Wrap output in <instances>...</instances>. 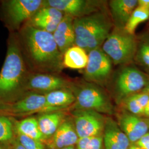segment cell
Listing matches in <instances>:
<instances>
[{"instance_id": "1", "label": "cell", "mask_w": 149, "mask_h": 149, "mask_svg": "<svg viewBox=\"0 0 149 149\" xmlns=\"http://www.w3.org/2000/svg\"><path fill=\"white\" fill-rule=\"evenodd\" d=\"M22 42L28 58L36 69L59 72L63 68V54L52 33L27 24L21 32Z\"/></svg>"}, {"instance_id": "2", "label": "cell", "mask_w": 149, "mask_h": 149, "mask_svg": "<svg viewBox=\"0 0 149 149\" xmlns=\"http://www.w3.org/2000/svg\"><path fill=\"white\" fill-rule=\"evenodd\" d=\"M112 26L111 21L102 11L74 18V45L88 53L101 48L111 33Z\"/></svg>"}, {"instance_id": "3", "label": "cell", "mask_w": 149, "mask_h": 149, "mask_svg": "<svg viewBox=\"0 0 149 149\" xmlns=\"http://www.w3.org/2000/svg\"><path fill=\"white\" fill-rule=\"evenodd\" d=\"M26 80V65L21 48L12 38L0 72V97L5 98L15 93L24 87Z\"/></svg>"}, {"instance_id": "4", "label": "cell", "mask_w": 149, "mask_h": 149, "mask_svg": "<svg viewBox=\"0 0 149 149\" xmlns=\"http://www.w3.org/2000/svg\"><path fill=\"white\" fill-rule=\"evenodd\" d=\"M138 46L137 39L124 29L115 28L111 32L102 46L114 65H123L131 63L136 53Z\"/></svg>"}, {"instance_id": "5", "label": "cell", "mask_w": 149, "mask_h": 149, "mask_svg": "<svg viewBox=\"0 0 149 149\" xmlns=\"http://www.w3.org/2000/svg\"><path fill=\"white\" fill-rule=\"evenodd\" d=\"M76 101L74 109L92 110L111 115L114 108L109 97L98 85L91 82L81 84L72 90Z\"/></svg>"}, {"instance_id": "6", "label": "cell", "mask_w": 149, "mask_h": 149, "mask_svg": "<svg viewBox=\"0 0 149 149\" xmlns=\"http://www.w3.org/2000/svg\"><path fill=\"white\" fill-rule=\"evenodd\" d=\"M149 76L133 66H126L118 73L114 90L119 103L128 96L141 92L149 82Z\"/></svg>"}, {"instance_id": "7", "label": "cell", "mask_w": 149, "mask_h": 149, "mask_svg": "<svg viewBox=\"0 0 149 149\" xmlns=\"http://www.w3.org/2000/svg\"><path fill=\"white\" fill-rule=\"evenodd\" d=\"M72 120L79 138L103 136L106 118L98 112L77 109L72 112Z\"/></svg>"}, {"instance_id": "8", "label": "cell", "mask_w": 149, "mask_h": 149, "mask_svg": "<svg viewBox=\"0 0 149 149\" xmlns=\"http://www.w3.org/2000/svg\"><path fill=\"white\" fill-rule=\"evenodd\" d=\"M0 110L16 115L29 114L35 113H44L62 111L50 106L44 95L32 92L11 103L1 104Z\"/></svg>"}, {"instance_id": "9", "label": "cell", "mask_w": 149, "mask_h": 149, "mask_svg": "<svg viewBox=\"0 0 149 149\" xmlns=\"http://www.w3.org/2000/svg\"><path fill=\"white\" fill-rule=\"evenodd\" d=\"M88 56V63L85 69V79L96 85L102 84L111 75L112 60L101 47L91 50Z\"/></svg>"}, {"instance_id": "10", "label": "cell", "mask_w": 149, "mask_h": 149, "mask_svg": "<svg viewBox=\"0 0 149 149\" xmlns=\"http://www.w3.org/2000/svg\"><path fill=\"white\" fill-rule=\"evenodd\" d=\"M102 5V2L98 1L48 0L44 1L43 7H53L64 15L77 18L101 11Z\"/></svg>"}, {"instance_id": "11", "label": "cell", "mask_w": 149, "mask_h": 149, "mask_svg": "<svg viewBox=\"0 0 149 149\" xmlns=\"http://www.w3.org/2000/svg\"><path fill=\"white\" fill-rule=\"evenodd\" d=\"M41 0H11L6 3L5 9L9 20L15 26H19L31 19L43 7Z\"/></svg>"}, {"instance_id": "12", "label": "cell", "mask_w": 149, "mask_h": 149, "mask_svg": "<svg viewBox=\"0 0 149 149\" xmlns=\"http://www.w3.org/2000/svg\"><path fill=\"white\" fill-rule=\"evenodd\" d=\"M118 124L127 136L131 144H135L149 132V125L144 118L124 110L117 116Z\"/></svg>"}, {"instance_id": "13", "label": "cell", "mask_w": 149, "mask_h": 149, "mask_svg": "<svg viewBox=\"0 0 149 149\" xmlns=\"http://www.w3.org/2000/svg\"><path fill=\"white\" fill-rule=\"evenodd\" d=\"M79 139L73 120L65 119L53 135L45 141L49 149H63L75 146Z\"/></svg>"}, {"instance_id": "14", "label": "cell", "mask_w": 149, "mask_h": 149, "mask_svg": "<svg viewBox=\"0 0 149 149\" xmlns=\"http://www.w3.org/2000/svg\"><path fill=\"white\" fill-rule=\"evenodd\" d=\"M24 87L28 90L43 92L45 93L53 91L68 88V82L54 74H35L28 77Z\"/></svg>"}, {"instance_id": "15", "label": "cell", "mask_w": 149, "mask_h": 149, "mask_svg": "<svg viewBox=\"0 0 149 149\" xmlns=\"http://www.w3.org/2000/svg\"><path fill=\"white\" fill-rule=\"evenodd\" d=\"M104 149H129L132 145L117 122L106 118L103 134Z\"/></svg>"}, {"instance_id": "16", "label": "cell", "mask_w": 149, "mask_h": 149, "mask_svg": "<svg viewBox=\"0 0 149 149\" xmlns=\"http://www.w3.org/2000/svg\"><path fill=\"white\" fill-rule=\"evenodd\" d=\"M64 15L55 8L43 7L32 17L28 24L53 34Z\"/></svg>"}, {"instance_id": "17", "label": "cell", "mask_w": 149, "mask_h": 149, "mask_svg": "<svg viewBox=\"0 0 149 149\" xmlns=\"http://www.w3.org/2000/svg\"><path fill=\"white\" fill-rule=\"evenodd\" d=\"M74 18L65 15L53 35L59 50L64 55L70 48L74 45Z\"/></svg>"}, {"instance_id": "18", "label": "cell", "mask_w": 149, "mask_h": 149, "mask_svg": "<svg viewBox=\"0 0 149 149\" xmlns=\"http://www.w3.org/2000/svg\"><path fill=\"white\" fill-rule=\"evenodd\" d=\"M112 19L116 28L124 29L134 10L137 0H112L109 2Z\"/></svg>"}, {"instance_id": "19", "label": "cell", "mask_w": 149, "mask_h": 149, "mask_svg": "<svg viewBox=\"0 0 149 149\" xmlns=\"http://www.w3.org/2000/svg\"><path fill=\"white\" fill-rule=\"evenodd\" d=\"M37 119L40 130L45 141L53 135L65 118L62 111H59L42 113Z\"/></svg>"}, {"instance_id": "20", "label": "cell", "mask_w": 149, "mask_h": 149, "mask_svg": "<svg viewBox=\"0 0 149 149\" xmlns=\"http://www.w3.org/2000/svg\"><path fill=\"white\" fill-rule=\"evenodd\" d=\"M50 106L63 110L74 104L76 98L73 91L68 88L59 89L44 94Z\"/></svg>"}, {"instance_id": "21", "label": "cell", "mask_w": 149, "mask_h": 149, "mask_svg": "<svg viewBox=\"0 0 149 149\" xmlns=\"http://www.w3.org/2000/svg\"><path fill=\"white\" fill-rule=\"evenodd\" d=\"M88 56L85 50L74 45L68 49L63 55L64 66L71 69H85Z\"/></svg>"}, {"instance_id": "22", "label": "cell", "mask_w": 149, "mask_h": 149, "mask_svg": "<svg viewBox=\"0 0 149 149\" xmlns=\"http://www.w3.org/2000/svg\"><path fill=\"white\" fill-rule=\"evenodd\" d=\"M149 100V92L141 91L126 97L120 104L123 110L141 117Z\"/></svg>"}, {"instance_id": "23", "label": "cell", "mask_w": 149, "mask_h": 149, "mask_svg": "<svg viewBox=\"0 0 149 149\" xmlns=\"http://www.w3.org/2000/svg\"><path fill=\"white\" fill-rule=\"evenodd\" d=\"M16 128L18 134L42 142L45 141L39 127L37 118L29 117L22 119L16 123Z\"/></svg>"}, {"instance_id": "24", "label": "cell", "mask_w": 149, "mask_h": 149, "mask_svg": "<svg viewBox=\"0 0 149 149\" xmlns=\"http://www.w3.org/2000/svg\"><path fill=\"white\" fill-rule=\"evenodd\" d=\"M149 19V10L137 6L133 12L124 29L128 33L134 35L135 31L139 25Z\"/></svg>"}, {"instance_id": "25", "label": "cell", "mask_w": 149, "mask_h": 149, "mask_svg": "<svg viewBox=\"0 0 149 149\" xmlns=\"http://www.w3.org/2000/svg\"><path fill=\"white\" fill-rule=\"evenodd\" d=\"M76 149H104L103 136L79 138Z\"/></svg>"}, {"instance_id": "26", "label": "cell", "mask_w": 149, "mask_h": 149, "mask_svg": "<svg viewBox=\"0 0 149 149\" xmlns=\"http://www.w3.org/2000/svg\"><path fill=\"white\" fill-rule=\"evenodd\" d=\"M135 59L139 64L149 69V39L145 40L138 45Z\"/></svg>"}, {"instance_id": "27", "label": "cell", "mask_w": 149, "mask_h": 149, "mask_svg": "<svg viewBox=\"0 0 149 149\" xmlns=\"http://www.w3.org/2000/svg\"><path fill=\"white\" fill-rule=\"evenodd\" d=\"M13 136V124L8 118L0 115V142L10 140Z\"/></svg>"}, {"instance_id": "28", "label": "cell", "mask_w": 149, "mask_h": 149, "mask_svg": "<svg viewBox=\"0 0 149 149\" xmlns=\"http://www.w3.org/2000/svg\"><path fill=\"white\" fill-rule=\"evenodd\" d=\"M18 141L26 149H45L42 141L18 134Z\"/></svg>"}, {"instance_id": "29", "label": "cell", "mask_w": 149, "mask_h": 149, "mask_svg": "<svg viewBox=\"0 0 149 149\" xmlns=\"http://www.w3.org/2000/svg\"><path fill=\"white\" fill-rule=\"evenodd\" d=\"M135 145L144 149H149V132L139 140Z\"/></svg>"}, {"instance_id": "30", "label": "cell", "mask_w": 149, "mask_h": 149, "mask_svg": "<svg viewBox=\"0 0 149 149\" xmlns=\"http://www.w3.org/2000/svg\"><path fill=\"white\" fill-rule=\"evenodd\" d=\"M138 6L149 10V0H138Z\"/></svg>"}, {"instance_id": "31", "label": "cell", "mask_w": 149, "mask_h": 149, "mask_svg": "<svg viewBox=\"0 0 149 149\" xmlns=\"http://www.w3.org/2000/svg\"><path fill=\"white\" fill-rule=\"evenodd\" d=\"M141 117L144 118H149V100L146 106L144 108L143 112L141 116Z\"/></svg>"}, {"instance_id": "32", "label": "cell", "mask_w": 149, "mask_h": 149, "mask_svg": "<svg viewBox=\"0 0 149 149\" xmlns=\"http://www.w3.org/2000/svg\"><path fill=\"white\" fill-rule=\"evenodd\" d=\"M14 149H26L21 144L19 143V141H18L17 142H16V144L15 145V147Z\"/></svg>"}, {"instance_id": "33", "label": "cell", "mask_w": 149, "mask_h": 149, "mask_svg": "<svg viewBox=\"0 0 149 149\" xmlns=\"http://www.w3.org/2000/svg\"><path fill=\"white\" fill-rule=\"evenodd\" d=\"M129 149H144L135 144H132Z\"/></svg>"}, {"instance_id": "34", "label": "cell", "mask_w": 149, "mask_h": 149, "mask_svg": "<svg viewBox=\"0 0 149 149\" xmlns=\"http://www.w3.org/2000/svg\"><path fill=\"white\" fill-rule=\"evenodd\" d=\"M142 91H144V92H149V82H148V85L147 86H146V87L144 88L143 90Z\"/></svg>"}, {"instance_id": "35", "label": "cell", "mask_w": 149, "mask_h": 149, "mask_svg": "<svg viewBox=\"0 0 149 149\" xmlns=\"http://www.w3.org/2000/svg\"><path fill=\"white\" fill-rule=\"evenodd\" d=\"M63 149H76L75 146H72V147H70V148H65Z\"/></svg>"}, {"instance_id": "36", "label": "cell", "mask_w": 149, "mask_h": 149, "mask_svg": "<svg viewBox=\"0 0 149 149\" xmlns=\"http://www.w3.org/2000/svg\"><path fill=\"white\" fill-rule=\"evenodd\" d=\"M145 119H146V122H147V123H148V124H149V118H145Z\"/></svg>"}, {"instance_id": "37", "label": "cell", "mask_w": 149, "mask_h": 149, "mask_svg": "<svg viewBox=\"0 0 149 149\" xmlns=\"http://www.w3.org/2000/svg\"><path fill=\"white\" fill-rule=\"evenodd\" d=\"M0 149H2V148H0Z\"/></svg>"}]
</instances>
